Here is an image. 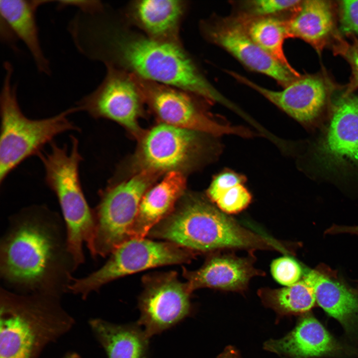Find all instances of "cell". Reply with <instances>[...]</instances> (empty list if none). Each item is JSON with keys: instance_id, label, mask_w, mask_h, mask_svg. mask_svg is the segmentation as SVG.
I'll list each match as a JSON object with an SVG mask.
<instances>
[{"instance_id": "obj_1", "label": "cell", "mask_w": 358, "mask_h": 358, "mask_svg": "<svg viewBox=\"0 0 358 358\" xmlns=\"http://www.w3.org/2000/svg\"><path fill=\"white\" fill-rule=\"evenodd\" d=\"M71 36L78 51L89 60L208 100L224 105L229 102L206 79L181 44L158 41L131 30L106 7L80 16Z\"/></svg>"}, {"instance_id": "obj_2", "label": "cell", "mask_w": 358, "mask_h": 358, "mask_svg": "<svg viewBox=\"0 0 358 358\" xmlns=\"http://www.w3.org/2000/svg\"><path fill=\"white\" fill-rule=\"evenodd\" d=\"M77 268L58 213L34 205L9 218L0 242V276L11 291L61 297Z\"/></svg>"}, {"instance_id": "obj_3", "label": "cell", "mask_w": 358, "mask_h": 358, "mask_svg": "<svg viewBox=\"0 0 358 358\" xmlns=\"http://www.w3.org/2000/svg\"><path fill=\"white\" fill-rule=\"evenodd\" d=\"M197 255L224 249L277 250L278 241L243 227L208 199L183 194L172 212L149 232Z\"/></svg>"}, {"instance_id": "obj_4", "label": "cell", "mask_w": 358, "mask_h": 358, "mask_svg": "<svg viewBox=\"0 0 358 358\" xmlns=\"http://www.w3.org/2000/svg\"><path fill=\"white\" fill-rule=\"evenodd\" d=\"M61 297L0 290V358H39L75 324Z\"/></svg>"}, {"instance_id": "obj_5", "label": "cell", "mask_w": 358, "mask_h": 358, "mask_svg": "<svg viewBox=\"0 0 358 358\" xmlns=\"http://www.w3.org/2000/svg\"><path fill=\"white\" fill-rule=\"evenodd\" d=\"M4 76L0 96V182L21 163L38 155L44 146L52 143L57 135L69 130H79L68 118L78 109L75 106L47 118H27L19 105L16 86L12 84L13 68L4 64Z\"/></svg>"}, {"instance_id": "obj_6", "label": "cell", "mask_w": 358, "mask_h": 358, "mask_svg": "<svg viewBox=\"0 0 358 358\" xmlns=\"http://www.w3.org/2000/svg\"><path fill=\"white\" fill-rule=\"evenodd\" d=\"M71 147L51 143L50 151L38 155L45 171V181L57 197L65 222L68 244L77 266L85 262L83 244L89 248L95 231L93 210L86 200L80 179L83 158L78 140L71 136Z\"/></svg>"}, {"instance_id": "obj_7", "label": "cell", "mask_w": 358, "mask_h": 358, "mask_svg": "<svg viewBox=\"0 0 358 358\" xmlns=\"http://www.w3.org/2000/svg\"><path fill=\"white\" fill-rule=\"evenodd\" d=\"M160 175L142 171L111 185L100 194L93 209L95 231L89 248L93 258L104 257L130 239L131 228L145 192Z\"/></svg>"}, {"instance_id": "obj_8", "label": "cell", "mask_w": 358, "mask_h": 358, "mask_svg": "<svg viewBox=\"0 0 358 358\" xmlns=\"http://www.w3.org/2000/svg\"><path fill=\"white\" fill-rule=\"evenodd\" d=\"M196 255L168 241L131 239L116 248L98 269L82 278L74 277L68 292L85 300L114 280L149 268L189 263Z\"/></svg>"}, {"instance_id": "obj_9", "label": "cell", "mask_w": 358, "mask_h": 358, "mask_svg": "<svg viewBox=\"0 0 358 358\" xmlns=\"http://www.w3.org/2000/svg\"><path fill=\"white\" fill-rule=\"evenodd\" d=\"M137 324L149 338L173 327L191 312L192 291L175 271L147 274L142 278Z\"/></svg>"}, {"instance_id": "obj_10", "label": "cell", "mask_w": 358, "mask_h": 358, "mask_svg": "<svg viewBox=\"0 0 358 358\" xmlns=\"http://www.w3.org/2000/svg\"><path fill=\"white\" fill-rule=\"evenodd\" d=\"M130 75L144 103L163 123L213 135H249L246 130L223 125L210 118L195 100L198 96L180 89Z\"/></svg>"}, {"instance_id": "obj_11", "label": "cell", "mask_w": 358, "mask_h": 358, "mask_svg": "<svg viewBox=\"0 0 358 358\" xmlns=\"http://www.w3.org/2000/svg\"><path fill=\"white\" fill-rule=\"evenodd\" d=\"M201 133L162 123L143 136L134 159L136 173L159 175L191 167L203 148Z\"/></svg>"}, {"instance_id": "obj_12", "label": "cell", "mask_w": 358, "mask_h": 358, "mask_svg": "<svg viewBox=\"0 0 358 358\" xmlns=\"http://www.w3.org/2000/svg\"><path fill=\"white\" fill-rule=\"evenodd\" d=\"M106 69L100 85L81 98L76 107L94 118L113 120L140 136L138 120L144 102L138 89L130 74L112 67Z\"/></svg>"}, {"instance_id": "obj_13", "label": "cell", "mask_w": 358, "mask_h": 358, "mask_svg": "<svg viewBox=\"0 0 358 358\" xmlns=\"http://www.w3.org/2000/svg\"><path fill=\"white\" fill-rule=\"evenodd\" d=\"M201 28L207 40L223 48L246 67L272 78L284 88L300 77L294 69L282 65L258 46L239 16L206 20Z\"/></svg>"}, {"instance_id": "obj_14", "label": "cell", "mask_w": 358, "mask_h": 358, "mask_svg": "<svg viewBox=\"0 0 358 358\" xmlns=\"http://www.w3.org/2000/svg\"><path fill=\"white\" fill-rule=\"evenodd\" d=\"M319 160L329 169H358V97L346 92L333 103L318 143Z\"/></svg>"}, {"instance_id": "obj_15", "label": "cell", "mask_w": 358, "mask_h": 358, "mask_svg": "<svg viewBox=\"0 0 358 358\" xmlns=\"http://www.w3.org/2000/svg\"><path fill=\"white\" fill-rule=\"evenodd\" d=\"M229 74L303 123L314 122L321 115L327 101L328 87L318 76H300L282 90L275 91L262 87L235 72H230Z\"/></svg>"}, {"instance_id": "obj_16", "label": "cell", "mask_w": 358, "mask_h": 358, "mask_svg": "<svg viewBox=\"0 0 358 358\" xmlns=\"http://www.w3.org/2000/svg\"><path fill=\"white\" fill-rule=\"evenodd\" d=\"M53 2L47 0H0V33L5 42L21 41L30 53L38 71L50 75V64L40 43L36 19L38 9Z\"/></svg>"}, {"instance_id": "obj_17", "label": "cell", "mask_w": 358, "mask_h": 358, "mask_svg": "<svg viewBox=\"0 0 358 358\" xmlns=\"http://www.w3.org/2000/svg\"><path fill=\"white\" fill-rule=\"evenodd\" d=\"M182 269V276L192 292L204 287L242 291L252 277L262 274L254 267L251 258L231 255L211 254L198 269Z\"/></svg>"}, {"instance_id": "obj_18", "label": "cell", "mask_w": 358, "mask_h": 358, "mask_svg": "<svg viewBox=\"0 0 358 358\" xmlns=\"http://www.w3.org/2000/svg\"><path fill=\"white\" fill-rule=\"evenodd\" d=\"M264 348L282 358H315L334 356L343 348L314 317L302 318L291 332L283 337L270 339Z\"/></svg>"}, {"instance_id": "obj_19", "label": "cell", "mask_w": 358, "mask_h": 358, "mask_svg": "<svg viewBox=\"0 0 358 358\" xmlns=\"http://www.w3.org/2000/svg\"><path fill=\"white\" fill-rule=\"evenodd\" d=\"M187 8L185 1L138 0L128 6V21L153 39L181 44L179 28Z\"/></svg>"}, {"instance_id": "obj_20", "label": "cell", "mask_w": 358, "mask_h": 358, "mask_svg": "<svg viewBox=\"0 0 358 358\" xmlns=\"http://www.w3.org/2000/svg\"><path fill=\"white\" fill-rule=\"evenodd\" d=\"M185 179L182 172L173 171L149 188L143 196L130 232L131 239H142L168 216L183 195Z\"/></svg>"}, {"instance_id": "obj_21", "label": "cell", "mask_w": 358, "mask_h": 358, "mask_svg": "<svg viewBox=\"0 0 358 358\" xmlns=\"http://www.w3.org/2000/svg\"><path fill=\"white\" fill-rule=\"evenodd\" d=\"M304 276L312 285L316 302L346 332L358 336V295L341 282L315 270Z\"/></svg>"}, {"instance_id": "obj_22", "label": "cell", "mask_w": 358, "mask_h": 358, "mask_svg": "<svg viewBox=\"0 0 358 358\" xmlns=\"http://www.w3.org/2000/svg\"><path fill=\"white\" fill-rule=\"evenodd\" d=\"M89 325L108 358H148L150 338L137 322L120 325L96 318Z\"/></svg>"}, {"instance_id": "obj_23", "label": "cell", "mask_w": 358, "mask_h": 358, "mask_svg": "<svg viewBox=\"0 0 358 358\" xmlns=\"http://www.w3.org/2000/svg\"><path fill=\"white\" fill-rule=\"evenodd\" d=\"M294 14L286 20L289 37L300 38L318 49L322 47L333 29L329 1H302Z\"/></svg>"}, {"instance_id": "obj_24", "label": "cell", "mask_w": 358, "mask_h": 358, "mask_svg": "<svg viewBox=\"0 0 358 358\" xmlns=\"http://www.w3.org/2000/svg\"><path fill=\"white\" fill-rule=\"evenodd\" d=\"M252 40L266 53L282 65L293 69L283 51L285 39L289 37L286 20L277 16H239Z\"/></svg>"}, {"instance_id": "obj_25", "label": "cell", "mask_w": 358, "mask_h": 358, "mask_svg": "<svg viewBox=\"0 0 358 358\" xmlns=\"http://www.w3.org/2000/svg\"><path fill=\"white\" fill-rule=\"evenodd\" d=\"M245 182L244 176L231 170L223 171L211 180L206 191L208 199L227 214L239 213L252 200Z\"/></svg>"}, {"instance_id": "obj_26", "label": "cell", "mask_w": 358, "mask_h": 358, "mask_svg": "<svg viewBox=\"0 0 358 358\" xmlns=\"http://www.w3.org/2000/svg\"><path fill=\"white\" fill-rule=\"evenodd\" d=\"M260 295L266 304L283 314L307 312L316 302L314 289L304 275L291 286L263 289Z\"/></svg>"}, {"instance_id": "obj_27", "label": "cell", "mask_w": 358, "mask_h": 358, "mask_svg": "<svg viewBox=\"0 0 358 358\" xmlns=\"http://www.w3.org/2000/svg\"><path fill=\"white\" fill-rule=\"evenodd\" d=\"M270 271L274 279L285 287L295 284L303 276L300 265L288 256L274 260L270 265Z\"/></svg>"}, {"instance_id": "obj_28", "label": "cell", "mask_w": 358, "mask_h": 358, "mask_svg": "<svg viewBox=\"0 0 358 358\" xmlns=\"http://www.w3.org/2000/svg\"><path fill=\"white\" fill-rule=\"evenodd\" d=\"M300 0H256L245 4L249 17L277 16L278 14L296 8L301 2Z\"/></svg>"}, {"instance_id": "obj_29", "label": "cell", "mask_w": 358, "mask_h": 358, "mask_svg": "<svg viewBox=\"0 0 358 358\" xmlns=\"http://www.w3.org/2000/svg\"><path fill=\"white\" fill-rule=\"evenodd\" d=\"M342 29L358 34V0H345L340 3Z\"/></svg>"}, {"instance_id": "obj_30", "label": "cell", "mask_w": 358, "mask_h": 358, "mask_svg": "<svg viewBox=\"0 0 358 358\" xmlns=\"http://www.w3.org/2000/svg\"><path fill=\"white\" fill-rule=\"evenodd\" d=\"M337 51L345 57L351 66L352 77L347 90V92H351L354 89L358 88V39H355L350 43H341L337 47Z\"/></svg>"}, {"instance_id": "obj_31", "label": "cell", "mask_w": 358, "mask_h": 358, "mask_svg": "<svg viewBox=\"0 0 358 358\" xmlns=\"http://www.w3.org/2000/svg\"><path fill=\"white\" fill-rule=\"evenodd\" d=\"M59 9L67 6H74L84 13H93L101 9L104 6L99 0H61L55 1Z\"/></svg>"}, {"instance_id": "obj_32", "label": "cell", "mask_w": 358, "mask_h": 358, "mask_svg": "<svg viewBox=\"0 0 358 358\" xmlns=\"http://www.w3.org/2000/svg\"><path fill=\"white\" fill-rule=\"evenodd\" d=\"M327 234H337L341 233L358 235V225L345 226L334 224L325 231Z\"/></svg>"}, {"instance_id": "obj_33", "label": "cell", "mask_w": 358, "mask_h": 358, "mask_svg": "<svg viewBox=\"0 0 358 358\" xmlns=\"http://www.w3.org/2000/svg\"><path fill=\"white\" fill-rule=\"evenodd\" d=\"M216 358H241L238 351L232 346L226 347Z\"/></svg>"}, {"instance_id": "obj_34", "label": "cell", "mask_w": 358, "mask_h": 358, "mask_svg": "<svg viewBox=\"0 0 358 358\" xmlns=\"http://www.w3.org/2000/svg\"><path fill=\"white\" fill-rule=\"evenodd\" d=\"M63 358H81V357L77 353L71 352L66 354Z\"/></svg>"}]
</instances>
